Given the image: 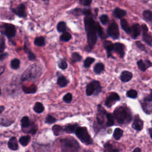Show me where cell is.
I'll use <instances>...</instances> for the list:
<instances>
[{
  "mask_svg": "<svg viewBox=\"0 0 152 152\" xmlns=\"http://www.w3.org/2000/svg\"><path fill=\"white\" fill-rule=\"evenodd\" d=\"M24 128H25L24 130V132L30 133V134H34L36 132L37 130H38L36 126L34 125V124H33V123L30 124L28 127Z\"/></svg>",
  "mask_w": 152,
  "mask_h": 152,
  "instance_id": "obj_22",
  "label": "cell"
},
{
  "mask_svg": "<svg viewBox=\"0 0 152 152\" xmlns=\"http://www.w3.org/2000/svg\"><path fill=\"white\" fill-rule=\"evenodd\" d=\"M30 140V137L29 136H23L22 137L20 140L19 141L20 143V144L23 146H26L29 144V143Z\"/></svg>",
  "mask_w": 152,
  "mask_h": 152,
  "instance_id": "obj_33",
  "label": "cell"
},
{
  "mask_svg": "<svg viewBox=\"0 0 152 152\" xmlns=\"http://www.w3.org/2000/svg\"><path fill=\"white\" fill-rule=\"evenodd\" d=\"M72 99H73V96L70 93L66 94L63 97L64 101L66 103H70L71 101H72Z\"/></svg>",
  "mask_w": 152,
  "mask_h": 152,
  "instance_id": "obj_46",
  "label": "cell"
},
{
  "mask_svg": "<svg viewBox=\"0 0 152 152\" xmlns=\"http://www.w3.org/2000/svg\"><path fill=\"white\" fill-rule=\"evenodd\" d=\"M4 110V107L3 106H0V113Z\"/></svg>",
  "mask_w": 152,
  "mask_h": 152,
  "instance_id": "obj_57",
  "label": "cell"
},
{
  "mask_svg": "<svg viewBox=\"0 0 152 152\" xmlns=\"http://www.w3.org/2000/svg\"><path fill=\"white\" fill-rule=\"evenodd\" d=\"M95 91V85L94 82H92L91 83H89L86 87V95L87 96H91L93 94H94Z\"/></svg>",
  "mask_w": 152,
  "mask_h": 152,
  "instance_id": "obj_21",
  "label": "cell"
},
{
  "mask_svg": "<svg viewBox=\"0 0 152 152\" xmlns=\"http://www.w3.org/2000/svg\"><path fill=\"white\" fill-rule=\"evenodd\" d=\"M121 25L122 29L128 34H131V28L130 27L126 19H122L121 21Z\"/></svg>",
  "mask_w": 152,
  "mask_h": 152,
  "instance_id": "obj_23",
  "label": "cell"
},
{
  "mask_svg": "<svg viewBox=\"0 0 152 152\" xmlns=\"http://www.w3.org/2000/svg\"><path fill=\"white\" fill-rule=\"evenodd\" d=\"M132 152H141V149L140 148L137 147L134 150V151Z\"/></svg>",
  "mask_w": 152,
  "mask_h": 152,
  "instance_id": "obj_55",
  "label": "cell"
},
{
  "mask_svg": "<svg viewBox=\"0 0 152 152\" xmlns=\"http://www.w3.org/2000/svg\"><path fill=\"white\" fill-rule=\"evenodd\" d=\"M46 122L48 124H53L56 122V119L51 115H48L46 118Z\"/></svg>",
  "mask_w": 152,
  "mask_h": 152,
  "instance_id": "obj_48",
  "label": "cell"
},
{
  "mask_svg": "<svg viewBox=\"0 0 152 152\" xmlns=\"http://www.w3.org/2000/svg\"><path fill=\"white\" fill-rule=\"evenodd\" d=\"M42 1L45 3V4H48V1H49V0H42Z\"/></svg>",
  "mask_w": 152,
  "mask_h": 152,
  "instance_id": "obj_59",
  "label": "cell"
},
{
  "mask_svg": "<svg viewBox=\"0 0 152 152\" xmlns=\"http://www.w3.org/2000/svg\"><path fill=\"white\" fill-rule=\"evenodd\" d=\"M8 146L9 149L12 150H17L19 149V146H18L17 141L16 137H12L9 140L8 143Z\"/></svg>",
  "mask_w": 152,
  "mask_h": 152,
  "instance_id": "obj_18",
  "label": "cell"
},
{
  "mask_svg": "<svg viewBox=\"0 0 152 152\" xmlns=\"http://www.w3.org/2000/svg\"><path fill=\"white\" fill-rule=\"evenodd\" d=\"M13 11L15 14H16L20 17H24L26 16L25 6L23 4L19 5L17 7L14 8L13 10Z\"/></svg>",
  "mask_w": 152,
  "mask_h": 152,
  "instance_id": "obj_13",
  "label": "cell"
},
{
  "mask_svg": "<svg viewBox=\"0 0 152 152\" xmlns=\"http://www.w3.org/2000/svg\"><path fill=\"white\" fill-rule=\"evenodd\" d=\"M108 33L109 36L113 39H117L119 38L120 32L118 26L115 22H112L109 25L108 29Z\"/></svg>",
  "mask_w": 152,
  "mask_h": 152,
  "instance_id": "obj_6",
  "label": "cell"
},
{
  "mask_svg": "<svg viewBox=\"0 0 152 152\" xmlns=\"http://www.w3.org/2000/svg\"><path fill=\"white\" fill-rule=\"evenodd\" d=\"M98 113L97 115V122L100 125H102L104 122V115L106 114V111L101 106H98Z\"/></svg>",
  "mask_w": 152,
  "mask_h": 152,
  "instance_id": "obj_10",
  "label": "cell"
},
{
  "mask_svg": "<svg viewBox=\"0 0 152 152\" xmlns=\"http://www.w3.org/2000/svg\"><path fill=\"white\" fill-rule=\"evenodd\" d=\"M77 138L86 145L92 143V140L86 127H78L75 132Z\"/></svg>",
  "mask_w": 152,
  "mask_h": 152,
  "instance_id": "obj_5",
  "label": "cell"
},
{
  "mask_svg": "<svg viewBox=\"0 0 152 152\" xmlns=\"http://www.w3.org/2000/svg\"><path fill=\"white\" fill-rule=\"evenodd\" d=\"M23 90L26 93H34L36 91V87L34 85L30 86H23Z\"/></svg>",
  "mask_w": 152,
  "mask_h": 152,
  "instance_id": "obj_24",
  "label": "cell"
},
{
  "mask_svg": "<svg viewBox=\"0 0 152 152\" xmlns=\"http://www.w3.org/2000/svg\"><path fill=\"white\" fill-rule=\"evenodd\" d=\"M72 59L74 62L80 61V60L82 59V57L78 53L74 52L73 53V55H72Z\"/></svg>",
  "mask_w": 152,
  "mask_h": 152,
  "instance_id": "obj_47",
  "label": "cell"
},
{
  "mask_svg": "<svg viewBox=\"0 0 152 152\" xmlns=\"http://www.w3.org/2000/svg\"><path fill=\"white\" fill-rule=\"evenodd\" d=\"M105 68V66L102 63H97L95 65V67H94V71L95 73L97 74H101L102 71H103Z\"/></svg>",
  "mask_w": 152,
  "mask_h": 152,
  "instance_id": "obj_27",
  "label": "cell"
},
{
  "mask_svg": "<svg viewBox=\"0 0 152 152\" xmlns=\"http://www.w3.org/2000/svg\"><path fill=\"white\" fill-rule=\"evenodd\" d=\"M149 133H150V135L151 138H152V128L149 129Z\"/></svg>",
  "mask_w": 152,
  "mask_h": 152,
  "instance_id": "obj_58",
  "label": "cell"
},
{
  "mask_svg": "<svg viewBox=\"0 0 152 152\" xmlns=\"http://www.w3.org/2000/svg\"><path fill=\"white\" fill-rule=\"evenodd\" d=\"M105 152H118V150L114 148L110 143H106L104 146Z\"/></svg>",
  "mask_w": 152,
  "mask_h": 152,
  "instance_id": "obj_34",
  "label": "cell"
},
{
  "mask_svg": "<svg viewBox=\"0 0 152 152\" xmlns=\"http://www.w3.org/2000/svg\"><path fill=\"white\" fill-rule=\"evenodd\" d=\"M42 73L41 68L36 64H34L27 69L22 76V81L34 80L38 78Z\"/></svg>",
  "mask_w": 152,
  "mask_h": 152,
  "instance_id": "obj_2",
  "label": "cell"
},
{
  "mask_svg": "<svg viewBox=\"0 0 152 152\" xmlns=\"http://www.w3.org/2000/svg\"><path fill=\"white\" fill-rule=\"evenodd\" d=\"M100 20L101 22V23L103 24H106L108 23L109 19H108V17L106 15H102L101 17H100Z\"/></svg>",
  "mask_w": 152,
  "mask_h": 152,
  "instance_id": "obj_51",
  "label": "cell"
},
{
  "mask_svg": "<svg viewBox=\"0 0 152 152\" xmlns=\"http://www.w3.org/2000/svg\"><path fill=\"white\" fill-rule=\"evenodd\" d=\"M95 61V59L91 57L87 58L84 62V66L85 68H88L91 66V65Z\"/></svg>",
  "mask_w": 152,
  "mask_h": 152,
  "instance_id": "obj_42",
  "label": "cell"
},
{
  "mask_svg": "<svg viewBox=\"0 0 152 152\" xmlns=\"http://www.w3.org/2000/svg\"><path fill=\"white\" fill-rule=\"evenodd\" d=\"M136 45H137V47L140 49V50L141 51H146V48H145V47L143 44L142 43H141L139 41H137L136 42Z\"/></svg>",
  "mask_w": 152,
  "mask_h": 152,
  "instance_id": "obj_52",
  "label": "cell"
},
{
  "mask_svg": "<svg viewBox=\"0 0 152 152\" xmlns=\"http://www.w3.org/2000/svg\"><path fill=\"white\" fill-rule=\"evenodd\" d=\"M142 107L144 111L147 113H150L152 112V101L145 100L142 103Z\"/></svg>",
  "mask_w": 152,
  "mask_h": 152,
  "instance_id": "obj_16",
  "label": "cell"
},
{
  "mask_svg": "<svg viewBox=\"0 0 152 152\" xmlns=\"http://www.w3.org/2000/svg\"><path fill=\"white\" fill-rule=\"evenodd\" d=\"M11 67L13 69L16 70L20 67V60L18 59H14L11 62Z\"/></svg>",
  "mask_w": 152,
  "mask_h": 152,
  "instance_id": "obj_40",
  "label": "cell"
},
{
  "mask_svg": "<svg viewBox=\"0 0 152 152\" xmlns=\"http://www.w3.org/2000/svg\"><path fill=\"white\" fill-rule=\"evenodd\" d=\"M127 95L128 97L132 98V99H135L137 97V92L135 90H130L127 92Z\"/></svg>",
  "mask_w": 152,
  "mask_h": 152,
  "instance_id": "obj_43",
  "label": "cell"
},
{
  "mask_svg": "<svg viewBox=\"0 0 152 152\" xmlns=\"http://www.w3.org/2000/svg\"><path fill=\"white\" fill-rule=\"evenodd\" d=\"M5 26V33L7 36L8 38H14L16 33V29L15 26L10 24H6Z\"/></svg>",
  "mask_w": 152,
  "mask_h": 152,
  "instance_id": "obj_9",
  "label": "cell"
},
{
  "mask_svg": "<svg viewBox=\"0 0 152 152\" xmlns=\"http://www.w3.org/2000/svg\"><path fill=\"white\" fill-rule=\"evenodd\" d=\"M143 17L146 21L150 22L152 20V12L149 10H146L143 12Z\"/></svg>",
  "mask_w": 152,
  "mask_h": 152,
  "instance_id": "obj_38",
  "label": "cell"
},
{
  "mask_svg": "<svg viewBox=\"0 0 152 152\" xmlns=\"http://www.w3.org/2000/svg\"><path fill=\"white\" fill-rule=\"evenodd\" d=\"M24 49L25 52L27 53V54H28V58H29V59L30 60L33 61V60H35L36 59V56H35V55L29 49V48L27 47L26 45L24 46Z\"/></svg>",
  "mask_w": 152,
  "mask_h": 152,
  "instance_id": "obj_32",
  "label": "cell"
},
{
  "mask_svg": "<svg viewBox=\"0 0 152 152\" xmlns=\"http://www.w3.org/2000/svg\"><path fill=\"white\" fill-rule=\"evenodd\" d=\"M122 134H123V131L121 129L119 128H116L113 132V137L115 140H118L121 138Z\"/></svg>",
  "mask_w": 152,
  "mask_h": 152,
  "instance_id": "obj_29",
  "label": "cell"
},
{
  "mask_svg": "<svg viewBox=\"0 0 152 152\" xmlns=\"http://www.w3.org/2000/svg\"><path fill=\"white\" fill-rule=\"evenodd\" d=\"M78 127L77 126V124H70L66 127L64 131L68 133H73L76 132Z\"/></svg>",
  "mask_w": 152,
  "mask_h": 152,
  "instance_id": "obj_26",
  "label": "cell"
},
{
  "mask_svg": "<svg viewBox=\"0 0 152 152\" xmlns=\"http://www.w3.org/2000/svg\"><path fill=\"white\" fill-rule=\"evenodd\" d=\"M4 67H0V74H1L4 72Z\"/></svg>",
  "mask_w": 152,
  "mask_h": 152,
  "instance_id": "obj_56",
  "label": "cell"
},
{
  "mask_svg": "<svg viewBox=\"0 0 152 152\" xmlns=\"http://www.w3.org/2000/svg\"><path fill=\"white\" fill-rule=\"evenodd\" d=\"M34 43L35 45L38 47H43L45 44V38L43 37H38L34 39Z\"/></svg>",
  "mask_w": 152,
  "mask_h": 152,
  "instance_id": "obj_30",
  "label": "cell"
},
{
  "mask_svg": "<svg viewBox=\"0 0 152 152\" xmlns=\"http://www.w3.org/2000/svg\"><path fill=\"white\" fill-rule=\"evenodd\" d=\"M114 117L120 124L128 123L131 120V116L126 108L119 107L114 111Z\"/></svg>",
  "mask_w": 152,
  "mask_h": 152,
  "instance_id": "obj_4",
  "label": "cell"
},
{
  "mask_svg": "<svg viewBox=\"0 0 152 152\" xmlns=\"http://www.w3.org/2000/svg\"><path fill=\"white\" fill-rule=\"evenodd\" d=\"M141 29L143 31V40L147 43L149 45H152V38L150 34H148V28L146 24H142Z\"/></svg>",
  "mask_w": 152,
  "mask_h": 152,
  "instance_id": "obj_8",
  "label": "cell"
},
{
  "mask_svg": "<svg viewBox=\"0 0 152 152\" xmlns=\"http://www.w3.org/2000/svg\"><path fill=\"white\" fill-rule=\"evenodd\" d=\"M13 123V121H10L6 118H0V125H2V126H8L11 125Z\"/></svg>",
  "mask_w": 152,
  "mask_h": 152,
  "instance_id": "obj_44",
  "label": "cell"
},
{
  "mask_svg": "<svg viewBox=\"0 0 152 152\" xmlns=\"http://www.w3.org/2000/svg\"><path fill=\"white\" fill-rule=\"evenodd\" d=\"M93 82H94L95 85V91L94 94L95 95H97L102 92V88H101V86L99 82L93 81Z\"/></svg>",
  "mask_w": 152,
  "mask_h": 152,
  "instance_id": "obj_39",
  "label": "cell"
},
{
  "mask_svg": "<svg viewBox=\"0 0 152 152\" xmlns=\"http://www.w3.org/2000/svg\"><path fill=\"white\" fill-rule=\"evenodd\" d=\"M132 78V74L128 71H124L121 75V80L122 82H128Z\"/></svg>",
  "mask_w": 152,
  "mask_h": 152,
  "instance_id": "obj_17",
  "label": "cell"
},
{
  "mask_svg": "<svg viewBox=\"0 0 152 152\" xmlns=\"http://www.w3.org/2000/svg\"><path fill=\"white\" fill-rule=\"evenodd\" d=\"M96 33H97L99 36L102 38H103L104 33L101 26L99 24V23H96Z\"/></svg>",
  "mask_w": 152,
  "mask_h": 152,
  "instance_id": "obj_41",
  "label": "cell"
},
{
  "mask_svg": "<svg viewBox=\"0 0 152 152\" xmlns=\"http://www.w3.org/2000/svg\"><path fill=\"white\" fill-rule=\"evenodd\" d=\"M5 48V40L3 38H1V41H0V53H3L4 51Z\"/></svg>",
  "mask_w": 152,
  "mask_h": 152,
  "instance_id": "obj_49",
  "label": "cell"
},
{
  "mask_svg": "<svg viewBox=\"0 0 152 152\" xmlns=\"http://www.w3.org/2000/svg\"><path fill=\"white\" fill-rule=\"evenodd\" d=\"M80 3L83 5H89L92 2V0H79Z\"/></svg>",
  "mask_w": 152,
  "mask_h": 152,
  "instance_id": "obj_53",
  "label": "cell"
},
{
  "mask_svg": "<svg viewBox=\"0 0 152 152\" xmlns=\"http://www.w3.org/2000/svg\"><path fill=\"white\" fill-rule=\"evenodd\" d=\"M1 94V88H0V95Z\"/></svg>",
  "mask_w": 152,
  "mask_h": 152,
  "instance_id": "obj_60",
  "label": "cell"
},
{
  "mask_svg": "<svg viewBox=\"0 0 152 152\" xmlns=\"http://www.w3.org/2000/svg\"><path fill=\"white\" fill-rule=\"evenodd\" d=\"M84 25L87 36V43L89 49H92L97 41L96 23L93 20L91 15L86 16L84 17Z\"/></svg>",
  "mask_w": 152,
  "mask_h": 152,
  "instance_id": "obj_1",
  "label": "cell"
},
{
  "mask_svg": "<svg viewBox=\"0 0 152 152\" xmlns=\"http://www.w3.org/2000/svg\"><path fill=\"white\" fill-rule=\"evenodd\" d=\"M113 14L115 16L118 18V19H121L126 15V11L120 8H116L114 10Z\"/></svg>",
  "mask_w": 152,
  "mask_h": 152,
  "instance_id": "obj_20",
  "label": "cell"
},
{
  "mask_svg": "<svg viewBox=\"0 0 152 152\" xmlns=\"http://www.w3.org/2000/svg\"><path fill=\"white\" fill-rule=\"evenodd\" d=\"M57 83L59 86V87H64L68 84V81L64 76H61L58 79Z\"/></svg>",
  "mask_w": 152,
  "mask_h": 152,
  "instance_id": "obj_25",
  "label": "cell"
},
{
  "mask_svg": "<svg viewBox=\"0 0 152 152\" xmlns=\"http://www.w3.org/2000/svg\"><path fill=\"white\" fill-rule=\"evenodd\" d=\"M52 130L53 131V133L56 136L59 135V134L62 131V128L59 126H54L52 128Z\"/></svg>",
  "mask_w": 152,
  "mask_h": 152,
  "instance_id": "obj_45",
  "label": "cell"
},
{
  "mask_svg": "<svg viewBox=\"0 0 152 152\" xmlns=\"http://www.w3.org/2000/svg\"><path fill=\"white\" fill-rule=\"evenodd\" d=\"M71 38V35L68 32H64L62 33L60 37V40L63 42H68Z\"/></svg>",
  "mask_w": 152,
  "mask_h": 152,
  "instance_id": "obj_35",
  "label": "cell"
},
{
  "mask_svg": "<svg viewBox=\"0 0 152 152\" xmlns=\"http://www.w3.org/2000/svg\"><path fill=\"white\" fill-rule=\"evenodd\" d=\"M61 147L62 152H77L80 145L74 138H67L61 140Z\"/></svg>",
  "mask_w": 152,
  "mask_h": 152,
  "instance_id": "obj_3",
  "label": "cell"
},
{
  "mask_svg": "<svg viewBox=\"0 0 152 152\" xmlns=\"http://www.w3.org/2000/svg\"><path fill=\"white\" fill-rule=\"evenodd\" d=\"M137 65L138 68L142 71H145L147 68L152 66V63L149 61H146L144 62L142 60H140L137 62Z\"/></svg>",
  "mask_w": 152,
  "mask_h": 152,
  "instance_id": "obj_12",
  "label": "cell"
},
{
  "mask_svg": "<svg viewBox=\"0 0 152 152\" xmlns=\"http://www.w3.org/2000/svg\"><path fill=\"white\" fill-rule=\"evenodd\" d=\"M30 124L29 119L28 117H24L21 120V125L23 128L28 127Z\"/></svg>",
  "mask_w": 152,
  "mask_h": 152,
  "instance_id": "obj_37",
  "label": "cell"
},
{
  "mask_svg": "<svg viewBox=\"0 0 152 152\" xmlns=\"http://www.w3.org/2000/svg\"><path fill=\"white\" fill-rule=\"evenodd\" d=\"M57 30L58 32L64 33L66 31V24L64 22H59L57 25Z\"/></svg>",
  "mask_w": 152,
  "mask_h": 152,
  "instance_id": "obj_36",
  "label": "cell"
},
{
  "mask_svg": "<svg viewBox=\"0 0 152 152\" xmlns=\"http://www.w3.org/2000/svg\"><path fill=\"white\" fill-rule=\"evenodd\" d=\"M58 66L62 70H66L67 68V63L66 61L62 60L59 62Z\"/></svg>",
  "mask_w": 152,
  "mask_h": 152,
  "instance_id": "obj_50",
  "label": "cell"
},
{
  "mask_svg": "<svg viewBox=\"0 0 152 152\" xmlns=\"http://www.w3.org/2000/svg\"><path fill=\"white\" fill-rule=\"evenodd\" d=\"M103 47L106 49L107 52H108V57H110L111 52L113 50L114 44H113L110 41H105L103 42Z\"/></svg>",
  "mask_w": 152,
  "mask_h": 152,
  "instance_id": "obj_19",
  "label": "cell"
},
{
  "mask_svg": "<svg viewBox=\"0 0 152 152\" xmlns=\"http://www.w3.org/2000/svg\"><path fill=\"white\" fill-rule=\"evenodd\" d=\"M106 118H107V123H106L107 127L112 126L114 124V120H113V117L112 115L109 113H106Z\"/></svg>",
  "mask_w": 152,
  "mask_h": 152,
  "instance_id": "obj_28",
  "label": "cell"
},
{
  "mask_svg": "<svg viewBox=\"0 0 152 152\" xmlns=\"http://www.w3.org/2000/svg\"><path fill=\"white\" fill-rule=\"evenodd\" d=\"M140 26L138 24H134L131 28V34L133 39L137 38L140 34Z\"/></svg>",
  "mask_w": 152,
  "mask_h": 152,
  "instance_id": "obj_11",
  "label": "cell"
},
{
  "mask_svg": "<svg viewBox=\"0 0 152 152\" xmlns=\"http://www.w3.org/2000/svg\"><path fill=\"white\" fill-rule=\"evenodd\" d=\"M132 127L137 131H141L143 128V122L138 117H136L133 122Z\"/></svg>",
  "mask_w": 152,
  "mask_h": 152,
  "instance_id": "obj_14",
  "label": "cell"
},
{
  "mask_svg": "<svg viewBox=\"0 0 152 152\" xmlns=\"http://www.w3.org/2000/svg\"><path fill=\"white\" fill-rule=\"evenodd\" d=\"M120 100V97L119 95L116 93H112L106 98L105 101V105L109 108L112 106L116 102Z\"/></svg>",
  "mask_w": 152,
  "mask_h": 152,
  "instance_id": "obj_7",
  "label": "cell"
},
{
  "mask_svg": "<svg viewBox=\"0 0 152 152\" xmlns=\"http://www.w3.org/2000/svg\"><path fill=\"white\" fill-rule=\"evenodd\" d=\"M34 111L36 113H42L44 111V106L40 102H36L34 106Z\"/></svg>",
  "mask_w": 152,
  "mask_h": 152,
  "instance_id": "obj_31",
  "label": "cell"
},
{
  "mask_svg": "<svg viewBox=\"0 0 152 152\" xmlns=\"http://www.w3.org/2000/svg\"><path fill=\"white\" fill-rule=\"evenodd\" d=\"M113 50L115 52H117L121 58H122L124 56V54H125L124 46V45H122V43H116L115 44H114Z\"/></svg>",
  "mask_w": 152,
  "mask_h": 152,
  "instance_id": "obj_15",
  "label": "cell"
},
{
  "mask_svg": "<svg viewBox=\"0 0 152 152\" xmlns=\"http://www.w3.org/2000/svg\"><path fill=\"white\" fill-rule=\"evenodd\" d=\"M7 55H8L7 53H3V54H2V55H0V59L1 60L4 59Z\"/></svg>",
  "mask_w": 152,
  "mask_h": 152,
  "instance_id": "obj_54",
  "label": "cell"
}]
</instances>
